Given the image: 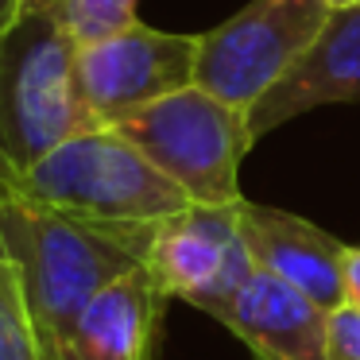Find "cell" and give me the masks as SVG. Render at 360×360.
Listing matches in <instances>:
<instances>
[{"instance_id":"6da1fadb","label":"cell","mask_w":360,"mask_h":360,"mask_svg":"<svg viewBox=\"0 0 360 360\" xmlns=\"http://www.w3.org/2000/svg\"><path fill=\"white\" fill-rule=\"evenodd\" d=\"M151 233L105 229L47 210L20 194H0V256L12 264L43 341L70 345L86 302L148 259Z\"/></svg>"},{"instance_id":"7a4b0ae2","label":"cell","mask_w":360,"mask_h":360,"mask_svg":"<svg viewBox=\"0 0 360 360\" xmlns=\"http://www.w3.org/2000/svg\"><path fill=\"white\" fill-rule=\"evenodd\" d=\"M12 194L124 233H151L163 217L190 205L186 190L174 186L117 128L70 136L47 151Z\"/></svg>"},{"instance_id":"3957f363","label":"cell","mask_w":360,"mask_h":360,"mask_svg":"<svg viewBox=\"0 0 360 360\" xmlns=\"http://www.w3.org/2000/svg\"><path fill=\"white\" fill-rule=\"evenodd\" d=\"M74 55L78 39L43 8H27L0 39V194H12L47 151L94 128Z\"/></svg>"},{"instance_id":"277c9868","label":"cell","mask_w":360,"mask_h":360,"mask_svg":"<svg viewBox=\"0 0 360 360\" xmlns=\"http://www.w3.org/2000/svg\"><path fill=\"white\" fill-rule=\"evenodd\" d=\"M124 132L190 202H240V159L256 148L244 112L202 86H186L120 120Z\"/></svg>"},{"instance_id":"5b68a950","label":"cell","mask_w":360,"mask_h":360,"mask_svg":"<svg viewBox=\"0 0 360 360\" xmlns=\"http://www.w3.org/2000/svg\"><path fill=\"white\" fill-rule=\"evenodd\" d=\"M326 0H252L198 35L194 86L252 117L259 101L306 58L329 20Z\"/></svg>"},{"instance_id":"8992f818","label":"cell","mask_w":360,"mask_h":360,"mask_svg":"<svg viewBox=\"0 0 360 360\" xmlns=\"http://www.w3.org/2000/svg\"><path fill=\"white\" fill-rule=\"evenodd\" d=\"M198 35L163 32L143 20L78 43L74 82L94 128H117L167 94L194 86Z\"/></svg>"},{"instance_id":"52a82bcc","label":"cell","mask_w":360,"mask_h":360,"mask_svg":"<svg viewBox=\"0 0 360 360\" xmlns=\"http://www.w3.org/2000/svg\"><path fill=\"white\" fill-rule=\"evenodd\" d=\"M240 202H190L186 210L171 213L151 229L143 264L167 298H182L210 318H221L229 310L236 290L256 271L240 229Z\"/></svg>"},{"instance_id":"ba28073f","label":"cell","mask_w":360,"mask_h":360,"mask_svg":"<svg viewBox=\"0 0 360 360\" xmlns=\"http://www.w3.org/2000/svg\"><path fill=\"white\" fill-rule=\"evenodd\" d=\"M240 229L256 267L287 279L290 287L310 295L329 314L349 302V295H345V252H349V244H341L333 233L318 229L298 213L256 205L248 198L240 202Z\"/></svg>"},{"instance_id":"9c48e42d","label":"cell","mask_w":360,"mask_h":360,"mask_svg":"<svg viewBox=\"0 0 360 360\" xmlns=\"http://www.w3.org/2000/svg\"><path fill=\"white\" fill-rule=\"evenodd\" d=\"M321 105H360V4L329 12L306 58L252 109V136L264 140L267 132Z\"/></svg>"},{"instance_id":"30bf717a","label":"cell","mask_w":360,"mask_h":360,"mask_svg":"<svg viewBox=\"0 0 360 360\" xmlns=\"http://www.w3.org/2000/svg\"><path fill=\"white\" fill-rule=\"evenodd\" d=\"M217 321L256 360H329V310L264 267L248 275Z\"/></svg>"},{"instance_id":"8fae6325","label":"cell","mask_w":360,"mask_h":360,"mask_svg":"<svg viewBox=\"0 0 360 360\" xmlns=\"http://www.w3.org/2000/svg\"><path fill=\"white\" fill-rule=\"evenodd\" d=\"M163 306L167 295L148 264L132 267L86 302L74 321L70 352L78 360H151Z\"/></svg>"},{"instance_id":"7c38bea8","label":"cell","mask_w":360,"mask_h":360,"mask_svg":"<svg viewBox=\"0 0 360 360\" xmlns=\"http://www.w3.org/2000/svg\"><path fill=\"white\" fill-rule=\"evenodd\" d=\"M0 360H47V345L35 329L20 279L4 256H0Z\"/></svg>"},{"instance_id":"4fadbf2b","label":"cell","mask_w":360,"mask_h":360,"mask_svg":"<svg viewBox=\"0 0 360 360\" xmlns=\"http://www.w3.org/2000/svg\"><path fill=\"white\" fill-rule=\"evenodd\" d=\"M136 4L140 0H32V8H43L47 16H55L78 43L101 39V35L140 20Z\"/></svg>"},{"instance_id":"5bb4252c","label":"cell","mask_w":360,"mask_h":360,"mask_svg":"<svg viewBox=\"0 0 360 360\" xmlns=\"http://www.w3.org/2000/svg\"><path fill=\"white\" fill-rule=\"evenodd\" d=\"M329 360H360V310L349 302L329 314Z\"/></svg>"},{"instance_id":"9a60e30c","label":"cell","mask_w":360,"mask_h":360,"mask_svg":"<svg viewBox=\"0 0 360 360\" xmlns=\"http://www.w3.org/2000/svg\"><path fill=\"white\" fill-rule=\"evenodd\" d=\"M345 295L352 310H360V244L345 252Z\"/></svg>"},{"instance_id":"2e32d148","label":"cell","mask_w":360,"mask_h":360,"mask_svg":"<svg viewBox=\"0 0 360 360\" xmlns=\"http://www.w3.org/2000/svg\"><path fill=\"white\" fill-rule=\"evenodd\" d=\"M32 8V0H0V39L20 24V16Z\"/></svg>"},{"instance_id":"e0dca14e","label":"cell","mask_w":360,"mask_h":360,"mask_svg":"<svg viewBox=\"0 0 360 360\" xmlns=\"http://www.w3.org/2000/svg\"><path fill=\"white\" fill-rule=\"evenodd\" d=\"M43 345H47V360H78L70 352V345H51V341H43Z\"/></svg>"},{"instance_id":"ac0fdd59","label":"cell","mask_w":360,"mask_h":360,"mask_svg":"<svg viewBox=\"0 0 360 360\" xmlns=\"http://www.w3.org/2000/svg\"><path fill=\"white\" fill-rule=\"evenodd\" d=\"M326 4H329V8H356L360 0H326Z\"/></svg>"}]
</instances>
